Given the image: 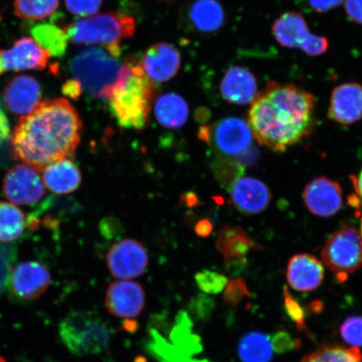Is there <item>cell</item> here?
<instances>
[{"label":"cell","instance_id":"obj_1","mask_svg":"<svg viewBox=\"0 0 362 362\" xmlns=\"http://www.w3.org/2000/svg\"><path fill=\"white\" fill-rule=\"evenodd\" d=\"M83 124L65 98L40 102L23 116L11 136L13 155L37 170L64 160L80 143Z\"/></svg>","mask_w":362,"mask_h":362},{"label":"cell","instance_id":"obj_2","mask_svg":"<svg viewBox=\"0 0 362 362\" xmlns=\"http://www.w3.org/2000/svg\"><path fill=\"white\" fill-rule=\"evenodd\" d=\"M315 97L292 84L270 81L248 112V124L261 146L284 152L313 128Z\"/></svg>","mask_w":362,"mask_h":362},{"label":"cell","instance_id":"obj_3","mask_svg":"<svg viewBox=\"0 0 362 362\" xmlns=\"http://www.w3.org/2000/svg\"><path fill=\"white\" fill-rule=\"evenodd\" d=\"M130 68V62H121L103 47L81 49L70 63L71 75L81 90L99 99L110 98L128 78Z\"/></svg>","mask_w":362,"mask_h":362},{"label":"cell","instance_id":"obj_4","mask_svg":"<svg viewBox=\"0 0 362 362\" xmlns=\"http://www.w3.org/2000/svg\"><path fill=\"white\" fill-rule=\"evenodd\" d=\"M155 88L138 63L131 62L128 78L112 93L110 111L122 128L140 130L146 126Z\"/></svg>","mask_w":362,"mask_h":362},{"label":"cell","instance_id":"obj_5","mask_svg":"<svg viewBox=\"0 0 362 362\" xmlns=\"http://www.w3.org/2000/svg\"><path fill=\"white\" fill-rule=\"evenodd\" d=\"M59 336L71 354L96 356L107 350L112 330L100 316L93 312L75 310L59 325Z\"/></svg>","mask_w":362,"mask_h":362},{"label":"cell","instance_id":"obj_6","mask_svg":"<svg viewBox=\"0 0 362 362\" xmlns=\"http://www.w3.org/2000/svg\"><path fill=\"white\" fill-rule=\"evenodd\" d=\"M134 18L120 13H104L71 23L64 28L68 40L75 45L110 47L132 37Z\"/></svg>","mask_w":362,"mask_h":362},{"label":"cell","instance_id":"obj_7","mask_svg":"<svg viewBox=\"0 0 362 362\" xmlns=\"http://www.w3.org/2000/svg\"><path fill=\"white\" fill-rule=\"evenodd\" d=\"M329 269L341 282L362 266V238L352 228L337 230L329 238L321 252Z\"/></svg>","mask_w":362,"mask_h":362},{"label":"cell","instance_id":"obj_8","mask_svg":"<svg viewBox=\"0 0 362 362\" xmlns=\"http://www.w3.org/2000/svg\"><path fill=\"white\" fill-rule=\"evenodd\" d=\"M253 134L248 123L236 117H226L210 127L208 144H214L221 156L234 158L245 153L252 146Z\"/></svg>","mask_w":362,"mask_h":362},{"label":"cell","instance_id":"obj_9","mask_svg":"<svg viewBox=\"0 0 362 362\" xmlns=\"http://www.w3.org/2000/svg\"><path fill=\"white\" fill-rule=\"evenodd\" d=\"M51 274L38 262H23L11 272L8 279V291L21 301H33L47 292Z\"/></svg>","mask_w":362,"mask_h":362},{"label":"cell","instance_id":"obj_10","mask_svg":"<svg viewBox=\"0 0 362 362\" xmlns=\"http://www.w3.org/2000/svg\"><path fill=\"white\" fill-rule=\"evenodd\" d=\"M49 57L51 54L35 39L22 37L10 49L0 51V76L8 71L44 70Z\"/></svg>","mask_w":362,"mask_h":362},{"label":"cell","instance_id":"obj_11","mask_svg":"<svg viewBox=\"0 0 362 362\" xmlns=\"http://www.w3.org/2000/svg\"><path fill=\"white\" fill-rule=\"evenodd\" d=\"M107 262L110 273L115 278L134 279L146 272L148 253L146 247L136 240L124 239L111 247Z\"/></svg>","mask_w":362,"mask_h":362},{"label":"cell","instance_id":"obj_12","mask_svg":"<svg viewBox=\"0 0 362 362\" xmlns=\"http://www.w3.org/2000/svg\"><path fill=\"white\" fill-rule=\"evenodd\" d=\"M4 192L8 200L17 205H33L43 197L45 184L37 170L20 165L8 172Z\"/></svg>","mask_w":362,"mask_h":362},{"label":"cell","instance_id":"obj_13","mask_svg":"<svg viewBox=\"0 0 362 362\" xmlns=\"http://www.w3.org/2000/svg\"><path fill=\"white\" fill-rule=\"evenodd\" d=\"M105 304L108 312L117 318L134 319L146 306V293L141 285L132 281H117L108 286Z\"/></svg>","mask_w":362,"mask_h":362},{"label":"cell","instance_id":"obj_14","mask_svg":"<svg viewBox=\"0 0 362 362\" xmlns=\"http://www.w3.org/2000/svg\"><path fill=\"white\" fill-rule=\"evenodd\" d=\"M303 199L312 214L330 217L341 209L342 189L337 181L327 177H318L306 185Z\"/></svg>","mask_w":362,"mask_h":362},{"label":"cell","instance_id":"obj_15","mask_svg":"<svg viewBox=\"0 0 362 362\" xmlns=\"http://www.w3.org/2000/svg\"><path fill=\"white\" fill-rule=\"evenodd\" d=\"M139 65L153 83H165L178 74L181 58L174 45L160 42L146 49Z\"/></svg>","mask_w":362,"mask_h":362},{"label":"cell","instance_id":"obj_16","mask_svg":"<svg viewBox=\"0 0 362 362\" xmlns=\"http://www.w3.org/2000/svg\"><path fill=\"white\" fill-rule=\"evenodd\" d=\"M328 117L343 125H349L361 120L362 86L350 83L334 88L330 97Z\"/></svg>","mask_w":362,"mask_h":362},{"label":"cell","instance_id":"obj_17","mask_svg":"<svg viewBox=\"0 0 362 362\" xmlns=\"http://www.w3.org/2000/svg\"><path fill=\"white\" fill-rule=\"evenodd\" d=\"M230 198L237 209L246 215L259 214L269 206L272 194L262 181L240 177L230 187Z\"/></svg>","mask_w":362,"mask_h":362},{"label":"cell","instance_id":"obj_18","mask_svg":"<svg viewBox=\"0 0 362 362\" xmlns=\"http://www.w3.org/2000/svg\"><path fill=\"white\" fill-rule=\"evenodd\" d=\"M42 93V87L34 76L20 75L8 81L4 90V99L12 112L25 116L40 103Z\"/></svg>","mask_w":362,"mask_h":362},{"label":"cell","instance_id":"obj_19","mask_svg":"<svg viewBox=\"0 0 362 362\" xmlns=\"http://www.w3.org/2000/svg\"><path fill=\"white\" fill-rule=\"evenodd\" d=\"M325 267L317 257L310 255H296L288 262L286 272L288 283L300 292H311L323 284Z\"/></svg>","mask_w":362,"mask_h":362},{"label":"cell","instance_id":"obj_20","mask_svg":"<svg viewBox=\"0 0 362 362\" xmlns=\"http://www.w3.org/2000/svg\"><path fill=\"white\" fill-rule=\"evenodd\" d=\"M216 246L224 257L226 268L241 269L246 265V257L256 244L243 228L226 226L220 230Z\"/></svg>","mask_w":362,"mask_h":362},{"label":"cell","instance_id":"obj_21","mask_svg":"<svg viewBox=\"0 0 362 362\" xmlns=\"http://www.w3.org/2000/svg\"><path fill=\"white\" fill-rule=\"evenodd\" d=\"M220 90L226 102L237 105L252 103L259 95L255 75L241 66H232L226 71L221 79Z\"/></svg>","mask_w":362,"mask_h":362},{"label":"cell","instance_id":"obj_22","mask_svg":"<svg viewBox=\"0 0 362 362\" xmlns=\"http://www.w3.org/2000/svg\"><path fill=\"white\" fill-rule=\"evenodd\" d=\"M42 170L43 182L53 193L69 194L80 187L81 175L78 167L67 158L54 162Z\"/></svg>","mask_w":362,"mask_h":362},{"label":"cell","instance_id":"obj_23","mask_svg":"<svg viewBox=\"0 0 362 362\" xmlns=\"http://www.w3.org/2000/svg\"><path fill=\"white\" fill-rule=\"evenodd\" d=\"M189 24L202 34L218 30L224 22V11L216 0H194L188 8Z\"/></svg>","mask_w":362,"mask_h":362},{"label":"cell","instance_id":"obj_24","mask_svg":"<svg viewBox=\"0 0 362 362\" xmlns=\"http://www.w3.org/2000/svg\"><path fill=\"white\" fill-rule=\"evenodd\" d=\"M273 33L277 42L287 48H300L310 34L300 13L288 12L274 22Z\"/></svg>","mask_w":362,"mask_h":362},{"label":"cell","instance_id":"obj_25","mask_svg":"<svg viewBox=\"0 0 362 362\" xmlns=\"http://www.w3.org/2000/svg\"><path fill=\"white\" fill-rule=\"evenodd\" d=\"M156 119L167 129H178L187 123L189 107L182 97L176 93H165L157 98L155 105Z\"/></svg>","mask_w":362,"mask_h":362},{"label":"cell","instance_id":"obj_26","mask_svg":"<svg viewBox=\"0 0 362 362\" xmlns=\"http://www.w3.org/2000/svg\"><path fill=\"white\" fill-rule=\"evenodd\" d=\"M238 351L243 362H271L274 357L270 337L260 332H251L243 336Z\"/></svg>","mask_w":362,"mask_h":362},{"label":"cell","instance_id":"obj_27","mask_svg":"<svg viewBox=\"0 0 362 362\" xmlns=\"http://www.w3.org/2000/svg\"><path fill=\"white\" fill-rule=\"evenodd\" d=\"M30 33L33 39L51 54V57H61L64 55L68 42L64 29L45 23L34 26Z\"/></svg>","mask_w":362,"mask_h":362},{"label":"cell","instance_id":"obj_28","mask_svg":"<svg viewBox=\"0 0 362 362\" xmlns=\"http://www.w3.org/2000/svg\"><path fill=\"white\" fill-rule=\"evenodd\" d=\"M26 226L24 214L13 204L0 202V242L10 243L19 238Z\"/></svg>","mask_w":362,"mask_h":362},{"label":"cell","instance_id":"obj_29","mask_svg":"<svg viewBox=\"0 0 362 362\" xmlns=\"http://www.w3.org/2000/svg\"><path fill=\"white\" fill-rule=\"evenodd\" d=\"M301 362H362V353L358 347L325 345L306 355Z\"/></svg>","mask_w":362,"mask_h":362},{"label":"cell","instance_id":"obj_30","mask_svg":"<svg viewBox=\"0 0 362 362\" xmlns=\"http://www.w3.org/2000/svg\"><path fill=\"white\" fill-rule=\"evenodd\" d=\"M60 0H15L17 17L25 21H42L55 13Z\"/></svg>","mask_w":362,"mask_h":362},{"label":"cell","instance_id":"obj_31","mask_svg":"<svg viewBox=\"0 0 362 362\" xmlns=\"http://www.w3.org/2000/svg\"><path fill=\"white\" fill-rule=\"evenodd\" d=\"M214 168L216 179L229 188L243 173L242 164L234 158L219 157L214 161Z\"/></svg>","mask_w":362,"mask_h":362},{"label":"cell","instance_id":"obj_32","mask_svg":"<svg viewBox=\"0 0 362 362\" xmlns=\"http://www.w3.org/2000/svg\"><path fill=\"white\" fill-rule=\"evenodd\" d=\"M196 283L202 291L208 294H217L223 292L228 282L226 276L214 271L203 270L194 276Z\"/></svg>","mask_w":362,"mask_h":362},{"label":"cell","instance_id":"obj_33","mask_svg":"<svg viewBox=\"0 0 362 362\" xmlns=\"http://www.w3.org/2000/svg\"><path fill=\"white\" fill-rule=\"evenodd\" d=\"M339 332L347 344L355 347H362V316L348 317L343 321Z\"/></svg>","mask_w":362,"mask_h":362},{"label":"cell","instance_id":"obj_34","mask_svg":"<svg viewBox=\"0 0 362 362\" xmlns=\"http://www.w3.org/2000/svg\"><path fill=\"white\" fill-rule=\"evenodd\" d=\"M248 297H251V293L243 279H234L226 284L223 293V300L226 304L238 308L241 302Z\"/></svg>","mask_w":362,"mask_h":362},{"label":"cell","instance_id":"obj_35","mask_svg":"<svg viewBox=\"0 0 362 362\" xmlns=\"http://www.w3.org/2000/svg\"><path fill=\"white\" fill-rule=\"evenodd\" d=\"M284 307L287 314L300 332H309L305 324V313L304 309L298 304V301L292 296L288 288H284Z\"/></svg>","mask_w":362,"mask_h":362},{"label":"cell","instance_id":"obj_36","mask_svg":"<svg viewBox=\"0 0 362 362\" xmlns=\"http://www.w3.org/2000/svg\"><path fill=\"white\" fill-rule=\"evenodd\" d=\"M67 11L72 15L88 18L96 15L103 0H65Z\"/></svg>","mask_w":362,"mask_h":362},{"label":"cell","instance_id":"obj_37","mask_svg":"<svg viewBox=\"0 0 362 362\" xmlns=\"http://www.w3.org/2000/svg\"><path fill=\"white\" fill-rule=\"evenodd\" d=\"M272 346L278 354H283L300 347V341L293 339L291 334L285 332H279L271 338Z\"/></svg>","mask_w":362,"mask_h":362},{"label":"cell","instance_id":"obj_38","mask_svg":"<svg viewBox=\"0 0 362 362\" xmlns=\"http://www.w3.org/2000/svg\"><path fill=\"white\" fill-rule=\"evenodd\" d=\"M328 47L329 42L327 38L310 33L303 43L301 49L307 55L315 57L322 55L327 51Z\"/></svg>","mask_w":362,"mask_h":362},{"label":"cell","instance_id":"obj_39","mask_svg":"<svg viewBox=\"0 0 362 362\" xmlns=\"http://www.w3.org/2000/svg\"><path fill=\"white\" fill-rule=\"evenodd\" d=\"M348 17L358 24H362V0H345Z\"/></svg>","mask_w":362,"mask_h":362},{"label":"cell","instance_id":"obj_40","mask_svg":"<svg viewBox=\"0 0 362 362\" xmlns=\"http://www.w3.org/2000/svg\"><path fill=\"white\" fill-rule=\"evenodd\" d=\"M344 0H309L310 6L317 12H327L338 7Z\"/></svg>","mask_w":362,"mask_h":362},{"label":"cell","instance_id":"obj_41","mask_svg":"<svg viewBox=\"0 0 362 362\" xmlns=\"http://www.w3.org/2000/svg\"><path fill=\"white\" fill-rule=\"evenodd\" d=\"M11 128L6 112H4L0 104V147L6 141L10 136Z\"/></svg>","mask_w":362,"mask_h":362},{"label":"cell","instance_id":"obj_42","mask_svg":"<svg viewBox=\"0 0 362 362\" xmlns=\"http://www.w3.org/2000/svg\"><path fill=\"white\" fill-rule=\"evenodd\" d=\"M81 88L78 81L76 80H71L66 81L63 86L62 92L66 96L70 97L72 99H78L81 93Z\"/></svg>","mask_w":362,"mask_h":362},{"label":"cell","instance_id":"obj_43","mask_svg":"<svg viewBox=\"0 0 362 362\" xmlns=\"http://www.w3.org/2000/svg\"><path fill=\"white\" fill-rule=\"evenodd\" d=\"M212 230V226L209 221L202 220L196 226V233L202 238L209 236Z\"/></svg>","mask_w":362,"mask_h":362},{"label":"cell","instance_id":"obj_44","mask_svg":"<svg viewBox=\"0 0 362 362\" xmlns=\"http://www.w3.org/2000/svg\"><path fill=\"white\" fill-rule=\"evenodd\" d=\"M351 179L353 185H354L357 197H358L359 202H362V169L356 176H351Z\"/></svg>","mask_w":362,"mask_h":362},{"label":"cell","instance_id":"obj_45","mask_svg":"<svg viewBox=\"0 0 362 362\" xmlns=\"http://www.w3.org/2000/svg\"><path fill=\"white\" fill-rule=\"evenodd\" d=\"M0 362H7L6 359L4 358L3 356H0Z\"/></svg>","mask_w":362,"mask_h":362},{"label":"cell","instance_id":"obj_46","mask_svg":"<svg viewBox=\"0 0 362 362\" xmlns=\"http://www.w3.org/2000/svg\"><path fill=\"white\" fill-rule=\"evenodd\" d=\"M361 238H362V217H361Z\"/></svg>","mask_w":362,"mask_h":362},{"label":"cell","instance_id":"obj_47","mask_svg":"<svg viewBox=\"0 0 362 362\" xmlns=\"http://www.w3.org/2000/svg\"><path fill=\"white\" fill-rule=\"evenodd\" d=\"M0 104H1V103H0Z\"/></svg>","mask_w":362,"mask_h":362}]
</instances>
